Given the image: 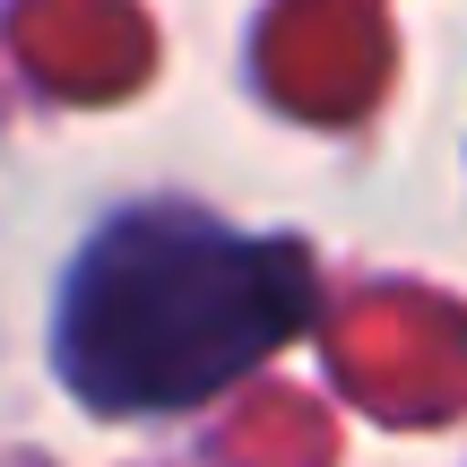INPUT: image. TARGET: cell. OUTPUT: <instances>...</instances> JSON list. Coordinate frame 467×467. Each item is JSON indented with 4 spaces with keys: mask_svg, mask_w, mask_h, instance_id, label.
Wrapping results in <instances>:
<instances>
[{
    "mask_svg": "<svg viewBox=\"0 0 467 467\" xmlns=\"http://www.w3.org/2000/svg\"><path fill=\"white\" fill-rule=\"evenodd\" d=\"M320 312L295 234H243L191 200L113 208L61 268L52 364L96 416H182L285 355Z\"/></svg>",
    "mask_w": 467,
    "mask_h": 467,
    "instance_id": "cell-1",
    "label": "cell"
}]
</instances>
